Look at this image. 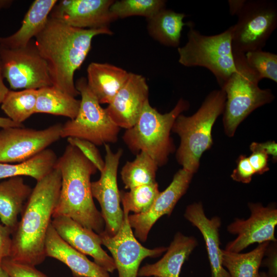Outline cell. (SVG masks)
I'll return each instance as SVG.
<instances>
[{
  "instance_id": "6da1fadb",
  "label": "cell",
  "mask_w": 277,
  "mask_h": 277,
  "mask_svg": "<svg viewBox=\"0 0 277 277\" xmlns=\"http://www.w3.org/2000/svg\"><path fill=\"white\" fill-rule=\"evenodd\" d=\"M112 34L109 28H77L49 16L34 43L46 62L52 86L74 97L80 95L74 74L89 52L92 38Z\"/></svg>"
},
{
  "instance_id": "7a4b0ae2",
  "label": "cell",
  "mask_w": 277,
  "mask_h": 277,
  "mask_svg": "<svg viewBox=\"0 0 277 277\" xmlns=\"http://www.w3.org/2000/svg\"><path fill=\"white\" fill-rule=\"evenodd\" d=\"M61 174L54 169L37 181L12 234L10 258L34 266L45 260V242L61 187Z\"/></svg>"
},
{
  "instance_id": "3957f363",
  "label": "cell",
  "mask_w": 277,
  "mask_h": 277,
  "mask_svg": "<svg viewBox=\"0 0 277 277\" xmlns=\"http://www.w3.org/2000/svg\"><path fill=\"white\" fill-rule=\"evenodd\" d=\"M54 167L60 170L62 181L52 217L65 216L98 234L102 233L105 223L94 203L90 181L97 170L96 167L70 144L57 159Z\"/></svg>"
},
{
  "instance_id": "277c9868",
  "label": "cell",
  "mask_w": 277,
  "mask_h": 277,
  "mask_svg": "<svg viewBox=\"0 0 277 277\" xmlns=\"http://www.w3.org/2000/svg\"><path fill=\"white\" fill-rule=\"evenodd\" d=\"M226 97L221 89L211 91L197 111L191 116L180 114L171 131L180 138L176 159L182 168L197 172L203 153L211 147V131L217 118L223 113Z\"/></svg>"
},
{
  "instance_id": "5b68a950",
  "label": "cell",
  "mask_w": 277,
  "mask_h": 277,
  "mask_svg": "<svg viewBox=\"0 0 277 277\" xmlns=\"http://www.w3.org/2000/svg\"><path fill=\"white\" fill-rule=\"evenodd\" d=\"M189 106L188 101L181 98L170 112L162 114L153 108L147 100L136 122L126 129L123 136L125 144L132 152H144L159 167L164 166L174 150L170 136L173 123Z\"/></svg>"
},
{
  "instance_id": "8992f818",
  "label": "cell",
  "mask_w": 277,
  "mask_h": 277,
  "mask_svg": "<svg viewBox=\"0 0 277 277\" xmlns=\"http://www.w3.org/2000/svg\"><path fill=\"white\" fill-rule=\"evenodd\" d=\"M235 71L221 88L226 94L223 122L225 134L232 137L240 124L252 111L274 98L270 89H261V81L247 63L244 54L233 53Z\"/></svg>"
},
{
  "instance_id": "52a82bcc",
  "label": "cell",
  "mask_w": 277,
  "mask_h": 277,
  "mask_svg": "<svg viewBox=\"0 0 277 277\" xmlns=\"http://www.w3.org/2000/svg\"><path fill=\"white\" fill-rule=\"evenodd\" d=\"M232 32L231 26L220 34L205 35L190 26L187 42L177 48L179 62L186 67L207 68L215 76L221 88L235 71Z\"/></svg>"
},
{
  "instance_id": "ba28073f",
  "label": "cell",
  "mask_w": 277,
  "mask_h": 277,
  "mask_svg": "<svg viewBox=\"0 0 277 277\" xmlns=\"http://www.w3.org/2000/svg\"><path fill=\"white\" fill-rule=\"evenodd\" d=\"M81 96L76 116L62 125L61 137H75L87 140L96 146L114 143L118 139L120 128L111 119L105 108L89 89L85 77L75 83Z\"/></svg>"
},
{
  "instance_id": "9c48e42d",
  "label": "cell",
  "mask_w": 277,
  "mask_h": 277,
  "mask_svg": "<svg viewBox=\"0 0 277 277\" xmlns=\"http://www.w3.org/2000/svg\"><path fill=\"white\" fill-rule=\"evenodd\" d=\"M232 26L233 53L262 50L277 26V4L270 0H250L236 15Z\"/></svg>"
},
{
  "instance_id": "30bf717a",
  "label": "cell",
  "mask_w": 277,
  "mask_h": 277,
  "mask_svg": "<svg viewBox=\"0 0 277 277\" xmlns=\"http://www.w3.org/2000/svg\"><path fill=\"white\" fill-rule=\"evenodd\" d=\"M0 63L3 77L12 90H38L52 86L46 62L33 39L22 48L0 45Z\"/></svg>"
},
{
  "instance_id": "8fae6325",
  "label": "cell",
  "mask_w": 277,
  "mask_h": 277,
  "mask_svg": "<svg viewBox=\"0 0 277 277\" xmlns=\"http://www.w3.org/2000/svg\"><path fill=\"white\" fill-rule=\"evenodd\" d=\"M105 150V165L100 172V179L91 182L93 197L99 203L101 214L105 223L103 231L110 236L119 230L124 220V212L120 206V193L117 183V172L123 150L113 152L108 144Z\"/></svg>"
},
{
  "instance_id": "7c38bea8",
  "label": "cell",
  "mask_w": 277,
  "mask_h": 277,
  "mask_svg": "<svg viewBox=\"0 0 277 277\" xmlns=\"http://www.w3.org/2000/svg\"><path fill=\"white\" fill-rule=\"evenodd\" d=\"M62 125L42 130L9 127L0 130V163H21L35 156L61 137Z\"/></svg>"
},
{
  "instance_id": "4fadbf2b",
  "label": "cell",
  "mask_w": 277,
  "mask_h": 277,
  "mask_svg": "<svg viewBox=\"0 0 277 277\" xmlns=\"http://www.w3.org/2000/svg\"><path fill=\"white\" fill-rule=\"evenodd\" d=\"M124 220L118 232L113 236L104 231L99 234L102 244L111 252L118 277H137L140 265L147 257L155 258L166 251L164 247L148 249L135 237L129 221V211L123 209Z\"/></svg>"
},
{
  "instance_id": "5bb4252c",
  "label": "cell",
  "mask_w": 277,
  "mask_h": 277,
  "mask_svg": "<svg viewBox=\"0 0 277 277\" xmlns=\"http://www.w3.org/2000/svg\"><path fill=\"white\" fill-rule=\"evenodd\" d=\"M248 207L250 215L247 219L236 218L228 226V231L237 236L227 243L225 250L240 252L254 243L276 242L274 231L277 209L275 206L265 207L260 203H250Z\"/></svg>"
},
{
  "instance_id": "9a60e30c",
  "label": "cell",
  "mask_w": 277,
  "mask_h": 277,
  "mask_svg": "<svg viewBox=\"0 0 277 277\" xmlns=\"http://www.w3.org/2000/svg\"><path fill=\"white\" fill-rule=\"evenodd\" d=\"M112 0H62L49 16L69 26L81 29L109 28L117 18L110 10Z\"/></svg>"
},
{
  "instance_id": "2e32d148",
  "label": "cell",
  "mask_w": 277,
  "mask_h": 277,
  "mask_svg": "<svg viewBox=\"0 0 277 277\" xmlns=\"http://www.w3.org/2000/svg\"><path fill=\"white\" fill-rule=\"evenodd\" d=\"M193 173L183 168L174 175L170 185L160 192L149 210L142 214L128 215L129 223L134 229L135 237L142 242L147 239L154 224L164 215H170L179 200L186 192Z\"/></svg>"
},
{
  "instance_id": "e0dca14e",
  "label": "cell",
  "mask_w": 277,
  "mask_h": 277,
  "mask_svg": "<svg viewBox=\"0 0 277 277\" xmlns=\"http://www.w3.org/2000/svg\"><path fill=\"white\" fill-rule=\"evenodd\" d=\"M149 87L145 78L130 72L125 85L115 95L105 110L120 128L133 126L138 120L146 102Z\"/></svg>"
},
{
  "instance_id": "ac0fdd59",
  "label": "cell",
  "mask_w": 277,
  "mask_h": 277,
  "mask_svg": "<svg viewBox=\"0 0 277 277\" xmlns=\"http://www.w3.org/2000/svg\"><path fill=\"white\" fill-rule=\"evenodd\" d=\"M51 224L58 235L75 249L91 256L96 264L108 272L116 269L112 258L101 246L98 234L65 216L53 217Z\"/></svg>"
},
{
  "instance_id": "d6986e66",
  "label": "cell",
  "mask_w": 277,
  "mask_h": 277,
  "mask_svg": "<svg viewBox=\"0 0 277 277\" xmlns=\"http://www.w3.org/2000/svg\"><path fill=\"white\" fill-rule=\"evenodd\" d=\"M184 217L201 232L204 240L211 270L212 277H230L223 267L220 248L219 229L221 220L219 216L208 219L201 202L189 205Z\"/></svg>"
},
{
  "instance_id": "ffe728a7",
  "label": "cell",
  "mask_w": 277,
  "mask_h": 277,
  "mask_svg": "<svg viewBox=\"0 0 277 277\" xmlns=\"http://www.w3.org/2000/svg\"><path fill=\"white\" fill-rule=\"evenodd\" d=\"M46 257L65 264L74 277H110L108 272L65 241L51 224L45 242Z\"/></svg>"
},
{
  "instance_id": "44dd1931",
  "label": "cell",
  "mask_w": 277,
  "mask_h": 277,
  "mask_svg": "<svg viewBox=\"0 0 277 277\" xmlns=\"http://www.w3.org/2000/svg\"><path fill=\"white\" fill-rule=\"evenodd\" d=\"M197 245L194 237L176 233L163 258L139 269L137 276L179 277L183 264Z\"/></svg>"
},
{
  "instance_id": "7402d4cb",
  "label": "cell",
  "mask_w": 277,
  "mask_h": 277,
  "mask_svg": "<svg viewBox=\"0 0 277 277\" xmlns=\"http://www.w3.org/2000/svg\"><path fill=\"white\" fill-rule=\"evenodd\" d=\"M87 85L100 104H109L125 85L130 72L108 63H91L87 69Z\"/></svg>"
},
{
  "instance_id": "603a6c76",
  "label": "cell",
  "mask_w": 277,
  "mask_h": 277,
  "mask_svg": "<svg viewBox=\"0 0 277 277\" xmlns=\"http://www.w3.org/2000/svg\"><path fill=\"white\" fill-rule=\"evenodd\" d=\"M56 0H35L26 13L21 27L14 33L0 37V45L8 48L25 47L44 28Z\"/></svg>"
},
{
  "instance_id": "cb8c5ba5",
  "label": "cell",
  "mask_w": 277,
  "mask_h": 277,
  "mask_svg": "<svg viewBox=\"0 0 277 277\" xmlns=\"http://www.w3.org/2000/svg\"><path fill=\"white\" fill-rule=\"evenodd\" d=\"M32 191L22 176L9 178L0 183V220L12 232Z\"/></svg>"
},
{
  "instance_id": "d4e9b609",
  "label": "cell",
  "mask_w": 277,
  "mask_h": 277,
  "mask_svg": "<svg viewBox=\"0 0 277 277\" xmlns=\"http://www.w3.org/2000/svg\"><path fill=\"white\" fill-rule=\"evenodd\" d=\"M186 16L184 13L164 8L147 19L148 33L154 39L164 45L177 47L183 27L187 25L189 27L193 26L192 23L183 22Z\"/></svg>"
},
{
  "instance_id": "484cf974",
  "label": "cell",
  "mask_w": 277,
  "mask_h": 277,
  "mask_svg": "<svg viewBox=\"0 0 277 277\" xmlns=\"http://www.w3.org/2000/svg\"><path fill=\"white\" fill-rule=\"evenodd\" d=\"M57 160L55 152L50 149H46L21 163H0V179L29 176L38 181L54 169Z\"/></svg>"
},
{
  "instance_id": "4316f807",
  "label": "cell",
  "mask_w": 277,
  "mask_h": 277,
  "mask_svg": "<svg viewBox=\"0 0 277 277\" xmlns=\"http://www.w3.org/2000/svg\"><path fill=\"white\" fill-rule=\"evenodd\" d=\"M81 101L53 86L37 90L35 113H47L74 119L77 115Z\"/></svg>"
},
{
  "instance_id": "83f0119b",
  "label": "cell",
  "mask_w": 277,
  "mask_h": 277,
  "mask_svg": "<svg viewBox=\"0 0 277 277\" xmlns=\"http://www.w3.org/2000/svg\"><path fill=\"white\" fill-rule=\"evenodd\" d=\"M270 242L259 244L252 251L241 253L222 249V262L230 277H259V268Z\"/></svg>"
},
{
  "instance_id": "f1b7e54d",
  "label": "cell",
  "mask_w": 277,
  "mask_h": 277,
  "mask_svg": "<svg viewBox=\"0 0 277 277\" xmlns=\"http://www.w3.org/2000/svg\"><path fill=\"white\" fill-rule=\"evenodd\" d=\"M159 166L147 153H137L132 161H128L121 171L122 180L125 188H133L156 183V173Z\"/></svg>"
},
{
  "instance_id": "f546056e",
  "label": "cell",
  "mask_w": 277,
  "mask_h": 277,
  "mask_svg": "<svg viewBox=\"0 0 277 277\" xmlns=\"http://www.w3.org/2000/svg\"><path fill=\"white\" fill-rule=\"evenodd\" d=\"M37 90L24 89L15 91L9 90L1 107L8 118L22 124L35 113Z\"/></svg>"
},
{
  "instance_id": "4dcf8cb0",
  "label": "cell",
  "mask_w": 277,
  "mask_h": 277,
  "mask_svg": "<svg viewBox=\"0 0 277 277\" xmlns=\"http://www.w3.org/2000/svg\"><path fill=\"white\" fill-rule=\"evenodd\" d=\"M160 192L157 182L137 186L128 192L121 191L123 208L134 214L145 213L151 208Z\"/></svg>"
},
{
  "instance_id": "1f68e13d",
  "label": "cell",
  "mask_w": 277,
  "mask_h": 277,
  "mask_svg": "<svg viewBox=\"0 0 277 277\" xmlns=\"http://www.w3.org/2000/svg\"><path fill=\"white\" fill-rule=\"evenodd\" d=\"M163 0H121L114 1L110 10L117 18L142 16L147 19L165 8Z\"/></svg>"
},
{
  "instance_id": "d6a6232c",
  "label": "cell",
  "mask_w": 277,
  "mask_h": 277,
  "mask_svg": "<svg viewBox=\"0 0 277 277\" xmlns=\"http://www.w3.org/2000/svg\"><path fill=\"white\" fill-rule=\"evenodd\" d=\"M245 58L248 65L258 74L260 80L268 78L277 82V54L262 50L247 52Z\"/></svg>"
},
{
  "instance_id": "836d02e7",
  "label": "cell",
  "mask_w": 277,
  "mask_h": 277,
  "mask_svg": "<svg viewBox=\"0 0 277 277\" xmlns=\"http://www.w3.org/2000/svg\"><path fill=\"white\" fill-rule=\"evenodd\" d=\"M1 267L10 277H49L34 266L15 261L10 257L3 260Z\"/></svg>"
},
{
  "instance_id": "e575fe53",
  "label": "cell",
  "mask_w": 277,
  "mask_h": 277,
  "mask_svg": "<svg viewBox=\"0 0 277 277\" xmlns=\"http://www.w3.org/2000/svg\"><path fill=\"white\" fill-rule=\"evenodd\" d=\"M69 144L76 147L90 161L97 170L101 172L104 168L105 162L96 146L90 141L75 137H67Z\"/></svg>"
},
{
  "instance_id": "d590c367",
  "label": "cell",
  "mask_w": 277,
  "mask_h": 277,
  "mask_svg": "<svg viewBox=\"0 0 277 277\" xmlns=\"http://www.w3.org/2000/svg\"><path fill=\"white\" fill-rule=\"evenodd\" d=\"M254 174L248 157L245 155H241L237 160L236 168L233 170L231 177L236 182L248 184Z\"/></svg>"
},
{
  "instance_id": "8d00e7d4",
  "label": "cell",
  "mask_w": 277,
  "mask_h": 277,
  "mask_svg": "<svg viewBox=\"0 0 277 277\" xmlns=\"http://www.w3.org/2000/svg\"><path fill=\"white\" fill-rule=\"evenodd\" d=\"M12 233L9 228L0 222V266L4 259L10 256Z\"/></svg>"
},
{
  "instance_id": "74e56055",
  "label": "cell",
  "mask_w": 277,
  "mask_h": 277,
  "mask_svg": "<svg viewBox=\"0 0 277 277\" xmlns=\"http://www.w3.org/2000/svg\"><path fill=\"white\" fill-rule=\"evenodd\" d=\"M267 258L262 260L261 265L267 267L269 277H277V250L276 242L269 243L265 255Z\"/></svg>"
},
{
  "instance_id": "f35d334b",
  "label": "cell",
  "mask_w": 277,
  "mask_h": 277,
  "mask_svg": "<svg viewBox=\"0 0 277 277\" xmlns=\"http://www.w3.org/2000/svg\"><path fill=\"white\" fill-rule=\"evenodd\" d=\"M248 157L255 173L262 174L269 170L268 155L266 153L260 151H253Z\"/></svg>"
},
{
  "instance_id": "ab89813d",
  "label": "cell",
  "mask_w": 277,
  "mask_h": 277,
  "mask_svg": "<svg viewBox=\"0 0 277 277\" xmlns=\"http://www.w3.org/2000/svg\"><path fill=\"white\" fill-rule=\"evenodd\" d=\"M250 149L252 152L260 151L268 155H271L274 160H276L277 145L274 141H268L261 143L253 142L250 146Z\"/></svg>"
},
{
  "instance_id": "60d3db41",
  "label": "cell",
  "mask_w": 277,
  "mask_h": 277,
  "mask_svg": "<svg viewBox=\"0 0 277 277\" xmlns=\"http://www.w3.org/2000/svg\"><path fill=\"white\" fill-rule=\"evenodd\" d=\"M245 2V0L228 1L229 11L232 15H236Z\"/></svg>"
},
{
  "instance_id": "b9f144b4",
  "label": "cell",
  "mask_w": 277,
  "mask_h": 277,
  "mask_svg": "<svg viewBox=\"0 0 277 277\" xmlns=\"http://www.w3.org/2000/svg\"><path fill=\"white\" fill-rule=\"evenodd\" d=\"M23 124H18L11 120L8 117L0 116V128H6L9 127H24Z\"/></svg>"
},
{
  "instance_id": "7bdbcfd3",
  "label": "cell",
  "mask_w": 277,
  "mask_h": 277,
  "mask_svg": "<svg viewBox=\"0 0 277 277\" xmlns=\"http://www.w3.org/2000/svg\"><path fill=\"white\" fill-rule=\"evenodd\" d=\"M4 79L0 63V105L9 91L4 82Z\"/></svg>"
},
{
  "instance_id": "ee69618b",
  "label": "cell",
  "mask_w": 277,
  "mask_h": 277,
  "mask_svg": "<svg viewBox=\"0 0 277 277\" xmlns=\"http://www.w3.org/2000/svg\"><path fill=\"white\" fill-rule=\"evenodd\" d=\"M13 2L11 0H0V10L10 7Z\"/></svg>"
},
{
  "instance_id": "f6af8a7d",
  "label": "cell",
  "mask_w": 277,
  "mask_h": 277,
  "mask_svg": "<svg viewBox=\"0 0 277 277\" xmlns=\"http://www.w3.org/2000/svg\"><path fill=\"white\" fill-rule=\"evenodd\" d=\"M0 277H10L0 266Z\"/></svg>"
},
{
  "instance_id": "bcb514c9",
  "label": "cell",
  "mask_w": 277,
  "mask_h": 277,
  "mask_svg": "<svg viewBox=\"0 0 277 277\" xmlns=\"http://www.w3.org/2000/svg\"><path fill=\"white\" fill-rule=\"evenodd\" d=\"M259 277H269L267 274L264 272H259Z\"/></svg>"
},
{
  "instance_id": "7dc6e473",
  "label": "cell",
  "mask_w": 277,
  "mask_h": 277,
  "mask_svg": "<svg viewBox=\"0 0 277 277\" xmlns=\"http://www.w3.org/2000/svg\"><path fill=\"white\" fill-rule=\"evenodd\" d=\"M153 277H155V276H153Z\"/></svg>"
}]
</instances>
